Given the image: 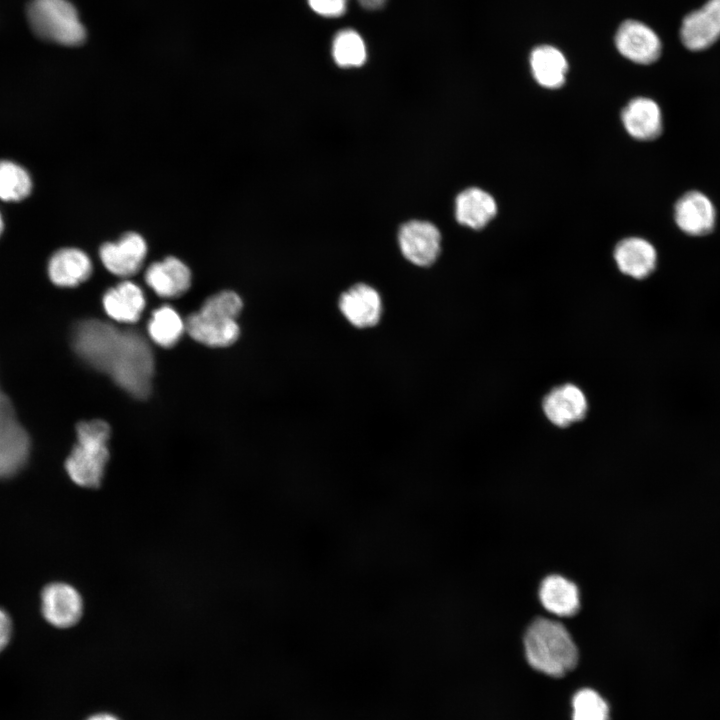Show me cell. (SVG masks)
<instances>
[{
  "label": "cell",
  "mask_w": 720,
  "mask_h": 720,
  "mask_svg": "<svg viewBox=\"0 0 720 720\" xmlns=\"http://www.w3.org/2000/svg\"><path fill=\"white\" fill-rule=\"evenodd\" d=\"M573 720H610L607 702L594 690L582 689L572 700Z\"/></svg>",
  "instance_id": "cell-26"
},
{
  "label": "cell",
  "mask_w": 720,
  "mask_h": 720,
  "mask_svg": "<svg viewBox=\"0 0 720 720\" xmlns=\"http://www.w3.org/2000/svg\"><path fill=\"white\" fill-rule=\"evenodd\" d=\"M621 119L628 134L637 140H654L663 130L661 109L647 97L632 99L623 109Z\"/></svg>",
  "instance_id": "cell-16"
},
{
  "label": "cell",
  "mask_w": 720,
  "mask_h": 720,
  "mask_svg": "<svg viewBox=\"0 0 720 720\" xmlns=\"http://www.w3.org/2000/svg\"><path fill=\"white\" fill-rule=\"evenodd\" d=\"M242 306L235 292H219L209 297L197 313L188 316L185 329L194 340L207 346H229L240 334L236 319Z\"/></svg>",
  "instance_id": "cell-3"
},
{
  "label": "cell",
  "mask_w": 720,
  "mask_h": 720,
  "mask_svg": "<svg viewBox=\"0 0 720 720\" xmlns=\"http://www.w3.org/2000/svg\"><path fill=\"white\" fill-rule=\"evenodd\" d=\"M87 720H119L116 716L110 713H98L90 716Z\"/></svg>",
  "instance_id": "cell-30"
},
{
  "label": "cell",
  "mask_w": 720,
  "mask_h": 720,
  "mask_svg": "<svg viewBox=\"0 0 720 720\" xmlns=\"http://www.w3.org/2000/svg\"><path fill=\"white\" fill-rule=\"evenodd\" d=\"M587 407L583 391L570 383L554 388L543 400L545 416L558 427H567L582 420Z\"/></svg>",
  "instance_id": "cell-15"
},
{
  "label": "cell",
  "mask_w": 720,
  "mask_h": 720,
  "mask_svg": "<svg viewBox=\"0 0 720 720\" xmlns=\"http://www.w3.org/2000/svg\"><path fill=\"white\" fill-rule=\"evenodd\" d=\"M3 230H4V220H3L2 214L0 212V236L3 233Z\"/></svg>",
  "instance_id": "cell-31"
},
{
  "label": "cell",
  "mask_w": 720,
  "mask_h": 720,
  "mask_svg": "<svg viewBox=\"0 0 720 720\" xmlns=\"http://www.w3.org/2000/svg\"><path fill=\"white\" fill-rule=\"evenodd\" d=\"M360 4L366 9H379L381 8L386 0H358Z\"/></svg>",
  "instance_id": "cell-29"
},
{
  "label": "cell",
  "mask_w": 720,
  "mask_h": 720,
  "mask_svg": "<svg viewBox=\"0 0 720 720\" xmlns=\"http://www.w3.org/2000/svg\"><path fill=\"white\" fill-rule=\"evenodd\" d=\"M30 439L9 398L0 390V479L19 472L29 456Z\"/></svg>",
  "instance_id": "cell-6"
},
{
  "label": "cell",
  "mask_w": 720,
  "mask_h": 720,
  "mask_svg": "<svg viewBox=\"0 0 720 720\" xmlns=\"http://www.w3.org/2000/svg\"><path fill=\"white\" fill-rule=\"evenodd\" d=\"M614 259L623 274L640 280L648 277L655 270L657 252L646 239L629 237L616 245Z\"/></svg>",
  "instance_id": "cell-18"
},
{
  "label": "cell",
  "mask_w": 720,
  "mask_h": 720,
  "mask_svg": "<svg viewBox=\"0 0 720 720\" xmlns=\"http://www.w3.org/2000/svg\"><path fill=\"white\" fill-rule=\"evenodd\" d=\"M145 281L161 297H178L190 288L191 271L181 260L169 256L147 268Z\"/></svg>",
  "instance_id": "cell-17"
},
{
  "label": "cell",
  "mask_w": 720,
  "mask_h": 720,
  "mask_svg": "<svg viewBox=\"0 0 720 720\" xmlns=\"http://www.w3.org/2000/svg\"><path fill=\"white\" fill-rule=\"evenodd\" d=\"M674 220L685 234L704 236L714 229L716 210L707 195L693 190L683 194L675 203Z\"/></svg>",
  "instance_id": "cell-12"
},
{
  "label": "cell",
  "mask_w": 720,
  "mask_h": 720,
  "mask_svg": "<svg viewBox=\"0 0 720 720\" xmlns=\"http://www.w3.org/2000/svg\"><path fill=\"white\" fill-rule=\"evenodd\" d=\"M72 345L81 359L108 374L133 397L144 399L150 394L154 360L138 332L88 319L73 328Z\"/></svg>",
  "instance_id": "cell-1"
},
{
  "label": "cell",
  "mask_w": 720,
  "mask_h": 720,
  "mask_svg": "<svg viewBox=\"0 0 720 720\" xmlns=\"http://www.w3.org/2000/svg\"><path fill=\"white\" fill-rule=\"evenodd\" d=\"M147 254L145 239L136 232L125 233L118 242H106L99 256L108 271L117 276H132L142 267Z\"/></svg>",
  "instance_id": "cell-11"
},
{
  "label": "cell",
  "mask_w": 720,
  "mask_h": 720,
  "mask_svg": "<svg viewBox=\"0 0 720 720\" xmlns=\"http://www.w3.org/2000/svg\"><path fill=\"white\" fill-rule=\"evenodd\" d=\"M332 55L342 68L360 67L366 61V48L361 36L354 30L345 29L333 40Z\"/></svg>",
  "instance_id": "cell-25"
},
{
  "label": "cell",
  "mask_w": 720,
  "mask_h": 720,
  "mask_svg": "<svg viewBox=\"0 0 720 720\" xmlns=\"http://www.w3.org/2000/svg\"><path fill=\"white\" fill-rule=\"evenodd\" d=\"M12 633V623L7 612L0 608V652L9 643Z\"/></svg>",
  "instance_id": "cell-28"
},
{
  "label": "cell",
  "mask_w": 720,
  "mask_h": 720,
  "mask_svg": "<svg viewBox=\"0 0 720 720\" xmlns=\"http://www.w3.org/2000/svg\"><path fill=\"white\" fill-rule=\"evenodd\" d=\"M41 610L44 618L53 626L68 628L75 625L83 612L80 593L62 582L48 584L41 594Z\"/></svg>",
  "instance_id": "cell-9"
},
{
  "label": "cell",
  "mask_w": 720,
  "mask_h": 720,
  "mask_svg": "<svg viewBox=\"0 0 720 720\" xmlns=\"http://www.w3.org/2000/svg\"><path fill=\"white\" fill-rule=\"evenodd\" d=\"M92 273L89 256L77 248H61L49 259L48 275L60 287H75L87 280Z\"/></svg>",
  "instance_id": "cell-19"
},
{
  "label": "cell",
  "mask_w": 720,
  "mask_h": 720,
  "mask_svg": "<svg viewBox=\"0 0 720 720\" xmlns=\"http://www.w3.org/2000/svg\"><path fill=\"white\" fill-rule=\"evenodd\" d=\"M348 0H308L311 9L325 17H339L346 11Z\"/></svg>",
  "instance_id": "cell-27"
},
{
  "label": "cell",
  "mask_w": 720,
  "mask_h": 720,
  "mask_svg": "<svg viewBox=\"0 0 720 720\" xmlns=\"http://www.w3.org/2000/svg\"><path fill=\"white\" fill-rule=\"evenodd\" d=\"M398 244L408 262L418 267H428L440 255L441 233L429 221L410 220L400 227Z\"/></svg>",
  "instance_id": "cell-7"
},
{
  "label": "cell",
  "mask_w": 720,
  "mask_h": 720,
  "mask_svg": "<svg viewBox=\"0 0 720 720\" xmlns=\"http://www.w3.org/2000/svg\"><path fill=\"white\" fill-rule=\"evenodd\" d=\"M523 644L529 665L550 677H563L577 665V646L567 628L556 620L534 619L525 632Z\"/></svg>",
  "instance_id": "cell-2"
},
{
  "label": "cell",
  "mask_w": 720,
  "mask_h": 720,
  "mask_svg": "<svg viewBox=\"0 0 720 720\" xmlns=\"http://www.w3.org/2000/svg\"><path fill=\"white\" fill-rule=\"evenodd\" d=\"M33 181L30 173L20 164L0 160V199L4 202H19L32 192Z\"/></svg>",
  "instance_id": "cell-23"
},
{
  "label": "cell",
  "mask_w": 720,
  "mask_h": 720,
  "mask_svg": "<svg viewBox=\"0 0 720 720\" xmlns=\"http://www.w3.org/2000/svg\"><path fill=\"white\" fill-rule=\"evenodd\" d=\"M496 213L497 204L494 198L480 188H467L456 197L455 217L461 225L481 229Z\"/></svg>",
  "instance_id": "cell-20"
},
{
  "label": "cell",
  "mask_w": 720,
  "mask_h": 720,
  "mask_svg": "<svg viewBox=\"0 0 720 720\" xmlns=\"http://www.w3.org/2000/svg\"><path fill=\"white\" fill-rule=\"evenodd\" d=\"M338 307L343 317L358 329L376 326L383 314L381 295L366 283H357L344 291L339 297Z\"/></svg>",
  "instance_id": "cell-8"
},
{
  "label": "cell",
  "mask_w": 720,
  "mask_h": 720,
  "mask_svg": "<svg viewBox=\"0 0 720 720\" xmlns=\"http://www.w3.org/2000/svg\"><path fill=\"white\" fill-rule=\"evenodd\" d=\"M27 18L36 35L66 46H77L86 37L76 8L67 0H31Z\"/></svg>",
  "instance_id": "cell-5"
},
{
  "label": "cell",
  "mask_w": 720,
  "mask_h": 720,
  "mask_svg": "<svg viewBox=\"0 0 720 720\" xmlns=\"http://www.w3.org/2000/svg\"><path fill=\"white\" fill-rule=\"evenodd\" d=\"M185 329L179 314L170 306L164 305L153 311L148 323V332L152 340L165 348L174 346Z\"/></svg>",
  "instance_id": "cell-24"
},
{
  "label": "cell",
  "mask_w": 720,
  "mask_h": 720,
  "mask_svg": "<svg viewBox=\"0 0 720 720\" xmlns=\"http://www.w3.org/2000/svg\"><path fill=\"white\" fill-rule=\"evenodd\" d=\"M106 313L116 321L134 323L145 307L142 290L133 282L124 281L106 291L103 297Z\"/></svg>",
  "instance_id": "cell-21"
},
{
  "label": "cell",
  "mask_w": 720,
  "mask_h": 720,
  "mask_svg": "<svg viewBox=\"0 0 720 720\" xmlns=\"http://www.w3.org/2000/svg\"><path fill=\"white\" fill-rule=\"evenodd\" d=\"M615 44L622 56L637 64H651L661 54V42L657 34L636 20H627L619 26Z\"/></svg>",
  "instance_id": "cell-10"
},
{
  "label": "cell",
  "mask_w": 720,
  "mask_h": 720,
  "mask_svg": "<svg viewBox=\"0 0 720 720\" xmlns=\"http://www.w3.org/2000/svg\"><path fill=\"white\" fill-rule=\"evenodd\" d=\"M538 599L542 607L556 617H573L581 608L578 586L560 574H550L542 579Z\"/></svg>",
  "instance_id": "cell-14"
},
{
  "label": "cell",
  "mask_w": 720,
  "mask_h": 720,
  "mask_svg": "<svg viewBox=\"0 0 720 720\" xmlns=\"http://www.w3.org/2000/svg\"><path fill=\"white\" fill-rule=\"evenodd\" d=\"M77 443L65 461L70 479L84 488H98L109 460L110 427L103 420L82 421L76 426Z\"/></svg>",
  "instance_id": "cell-4"
},
{
  "label": "cell",
  "mask_w": 720,
  "mask_h": 720,
  "mask_svg": "<svg viewBox=\"0 0 720 720\" xmlns=\"http://www.w3.org/2000/svg\"><path fill=\"white\" fill-rule=\"evenodd\" d=\"M684 46L692 51L707 49L720 38V0H708L688 14L680 30Z\"/></svg>",
  "instance_id": "cell-13"
},
{
  "label": "cell",
  "mask_w": 720,
  "mask_h": 720,
  "mask_svg": "<svg viewBox=\"0 0 720 720\" xmlns=\"http://www.w3.org/2000/svg\"><path fill=\"white\" fill-rule=\"evenodd\" d=\"M530 66L534 79L542 87L560 88L568 70L563 53L550 45L536 47L530 55Z\"/></svg>",
  "instance_id": "cell-22"
}]
</instances>
